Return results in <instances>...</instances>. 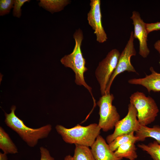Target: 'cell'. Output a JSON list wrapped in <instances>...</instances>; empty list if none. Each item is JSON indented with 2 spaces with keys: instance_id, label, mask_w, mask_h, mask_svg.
Listing matches in <instances>:
<instances>
[{
  "instance_id": "22",
  "label": "cell",
  "mask_w": 160,
  "mask_h": 160,
  "mask_svg": "<svg viewBox=\"0 0 160 160\" xmlns=\"http://www.w3.org/2000/svg\"><path fill=\"white\" fill-rule=\"evenodd\" d=\"M40 151L41 154L40 160H55L54 158L50 155L49 151L46 148L41 147Z\"/></svg>"
},
{
  "instance_id": "14",
  "label": "cell",
  "mask_w": 160,
  "mask_h": 160,
  "mask_svg": "<svg viewBox=\"0 0 160 160\" xmlns=\"http://www.w3.org/2000/svg\"><path fill=\"white\" fill-rule=\"evenodd\" d=\"M136 132L135 136L138 138L137 141H144L147 137H151L160 144V126L155 125L152 128L141 125Z\"/></svg>"
},
{
  "instance_id": "2",
  "label": "cell",
  "mask_w": 160,
  "mask_h": 160,
  "mask_svg": "<svg viewBox=\"0 0 160 160\" xmlns=\"http://www.w3.org/2000/svg\"><path fill=\"white\" fill-rule=\"evenodd\" d=\"M75 44L72 52L64 56L60 60L62 64L66 67L71 68L75 73V83L80 86L83 85L89 91L94 102L95 100L92 93V88L86 82L84 73L87 71L85 67L86 60L84 57L81 51V46L83 39L81 30L79 28L76 30L73 35Z\"/></svg>"
},
{
  "instance_id": "26",
  "label": "cell",
  "mask_w": 160,
  "mask_h": 160,
  "mask_svg": "<svg viewBox=\"0 0 160 160\" xmlns=\"http://www.w3.org/2000/svg\"><path fill=\"white\" fill-rule=\"evenodd\" d=\"M64 160H73V156L70 155H67L65 157Z\"/></svg>"
},
{
  "instance_id": "7",
  "label": "cell",
  "mask_w": 160,
  "mask_h": 160,
  "mask_svg": "<svg viewBox=\"0 0 160 160\" xmlns=\"http://www.w3.org/2000/svg\"><path fill=\"white\" fill-rule=\"evenodd\" d=\"M134 32L131 31L130 37L125 48L120 54L116 67L111 75L107 84L105 94H110L111 84L116 76L125 71L137 73L131 62V58L135 56L136 52L134 47Z\"/></svg>"
},
{
  "instance_id": "1",
  "label": "cell",
  "mask_w": 160,
  "mask_h": 160,
  "mask_svg": "<svg viewBox=\"0 0 160 160\" xmlns=\"http://www.w3.org/2000/svg\"><path fill=\"white\" fill-rule=\"evenodd\" d=\"M16 106L12 105L9 113H5L6 124L15 132L30 147L36 146L39 140L46 138L52 130V126L47 124L40 127L33 128L26 126L23 120L15 114Z\"/></svg>"
},
{
  "instance_id": "17",
  "label": "cell",
  "mask_w": 160,
  "mask_h": 160,
  "mask_svg": "<svg viewBox=\"0 0 160 160\" xmlns=\"http://www.w3.org/2000/svg\"><path fill=\"white\" fill-rule=\"evenodd\" d=\"M73 160H95L89 147L75 145Z\"/></svg>"
},
{
  "instance_id": "6",
  "label": "cell",
  "mask_w": 160,
  "mask_h": 160,
  "mask_svg": "<svg viewBox=\"0 0 160 160\" xmlns=\"http://www.w3.org/2000/svg\"><path fill=\"white\" fill-rule=\"evenodd\" d=\"M120 55L117 49H112L99 62L96 70L95 75L100 84L102 96L105 94L107 86L116 67Z\"/></svg>"
},
{
  "instance_id": "25",
  "label": "cell",
  "mask_w": 160,
  "mask_h": 160,
  "mask_svg": "<svg viewBox=\"0 0 160 160\" xmlns=\"http://www.w3.org/2000/svg\"><path fill=\"white\" fill-rule=\"evenodd\" d=\"M7 155L2 153H0V160H7Z\"/></svg>"
},
{
  "instance_id": "20",
  "label": "cell",
  "mask_w": 160,
  "mask_h": 160,
  "mask_svg": "<svg viewBox=\"0 0 160 160\" xmlns=\"http://www.w3.org/2000/svg\"><path fill=\"white\" fill-rule=\"evenodd\" d=\"M15 0H0V16H3L9 14L13 8Z\"/></svg>"
},
{
  "instance_id": "18",
  "label": "cell",
  "mask_w": 160,
  "mask_h": 160,
  "mask_svg": "<svg viewBox=\"0 0 160 160\" xmlns=\"http://www.w3.org/2000/svg\"><path fill=\"white\" fill-rule=\"evenodd\" d=\"M132 132L129 134H124L117 137L112 142L108 144L111 150L114 152L121 145L129 141L135 143L138 138Z\"/></svg>"
},
{
  "instance_id": "5",
  "label": "cell",
  "mask_w": 160,
  "mask_h": 160,
  "mask_svg": "<svg viewBox=\"0 0 160 160\" xmlns=\"http://www.w3.org/2000/svg\"><path fill=\"white\" fill-rule=\"evenodd\" d=\"M114 99L113 94H105L102 96L97 102L99 108L100 119L98 124L104 132L112 129L120 120V116L116 107L112 104Z\"/></svg>"
},
{
  "instance_id": "23",
  "label": "cell",
  "mask_w": 160,
  "mask_h": 160,
  "mask_svg": "<svg viewBox=\"0 0 160 160\" xmlns=\"http://www.w3.org/2000/svg\"><path fill=\"white\" fill-rule=\"evenodd\" d=\"M146 26L148 34L153 31L160 30V22L146 23Z\"/></svg>"
},
{
  "instance_id": "13",
  "label": "cell",
  "mask_w": 160,
  "mask_h": 160,
  "mask_svg": "<svg viewBox=\"0 0 160 160\" xmlns=\"http://www.w3.org/2000/svg\"><path fill=\"white\" fill-rule=\"evenodd\" d=\"M135 143L129 141L121 145L114 152L115 156L122 159L125 158L129 160H135L137 157Z\"/></svg>"
},
{
  "instance_id": "16",
  "label": "cell",
  "mask_w": 160,
  "mask_h": 160,
  "mask_svg": "<svg viewBox=\"0 0 160 160\" xmlns=\"http://www.w3.org/2000/svg\"><path fill=\"white\" fill-rule=\"evenodd\" d=\"M70 1L68 0H40L38 4L40 7L53 14L63 10Z\"/></svg>"
},
{
  "instance_id": "12",
  "label": "cell",
  "mask_w": 160,
  "mask_h": 160,
  "mask_svg": "<svg viewBox=\"0 0 160 160\" xmlns=\"http://www.w3.org/2000/svg\"><path fill=\"white\" fill-rule=\"evenodd\" d=\"M151 73L146 75L143 78L129 79L128 82L130 84L140 85L145 87L148 92H160V73L156 72L153 67L150 68Z\"/></svg>"
},
{
  "instance_id": "21",
  "label": "cell",
  "mask_w": 160,
  "mask_h": 160,
  "mask_svg": "<svg viewBox=\"0 0 160 160\" xmlns=\"http://www.w3.org/2000/svg\"><path fill=\"white\" fill-rule=\"evenodd\" d=\"M30 1V0H15L12 12L13 16L20 18L22 15V7L25 2Z\"/></svg>"
},
{
  "instance_id": "10",
  "label": "cell",
  "mask_w": 160,
  "mask_h": 160,
  "mask_svg": "<svg viewBox=\"0 0 160 160\" xmlns=\"http://www.w3.org/2000/svg\"><path fill=\"white\" fill-rule=\"evenodd\" d=\"M130 18L133 21L134 26V36L139 41V54L143 57L146 58L150 53L147 45L148 33L146 28V23L141 17L139 12L133 11Z\"/></svg>"
},
{
  "instance_id": "4",
  "label": "cell",
  "mask_w": 160,
  "mask_h": 160,
  "mask_svg": "<svg viewBox=\"0 0 160 160\" xmlns=\"http://www.w3.org/2000/svg\"><path fill=\"white\" fill-rule=\"evenodd\" d=\"M130 102L137 111V118L141 125L146 126L154 121L159 111L152 97L137 91L131 95Z\"/></svg>"
},
{
  "instance_id": "8",
  "label": "cell",
  "mask_w": 160,
  "mask_h": 160,
  "mask_svg": "<svg viewBox=\"0 0 160 160\" xmlns=\"http://www.w3.org/2000/svg\"><path fill=\"white\" fill-rule=\"evenodd\" d=\"M128 106V112L126 116L116 123L113 132L107 137L106 142L108 144L118 136L136 132L140 128L141 125L137 119L136 109L130 103Z\"/></svg>"
},
{
  "instance_id": "9",
  "label": "cell",
  "mask_w": 160,
  "mask_h": 160,
  "mask_svg": "<svg viewBox=\"0 0 160 160\" xmlns=\"http://www.w3.org/2000/svg\"><path fill=\"white\" fill-rule=\"evenodd\" d=\"M90 9L87 14V19L89 25L94 30L96 40L100 43L106 41L108 39L103 26L100 0H91Z\"/></svg>"
},
{
  "instance_id": "15",
  "label": "cell",
  "mask_w": 160,
  "mask_h": 160,
  "mask_svg": "<svg viewBox=\"0 0 160 160\" xmlns=\"http://www.w3.org/2000/svg\"><path fill=\"white\" fill-rule=\"evenodd\" d=\"M0 149L4 153L14 154L18 153V149L9 135L2 127H0Z\"/></svg>"
},
{
  "instance_id": "3",
  "label": "cell",
  "mask_w": 160,
  "mask_h": 160,
  "mask_svg": "<svg viewBox=\"0 0 160 160\" xmlns=\"http://www.w3.org/2000/svg\"><path fill=\"white\" fill-rule=\"evenodd\" d=\"M55 128L65 143L88 147H91L93 145L100 135L101 129L96 123L91 124L86 126L77 124L70 128L58 124Z\"/></svg>"
},
{
  "instance_id": "19",
  "label": "cell",
  "mask_w": 160,
  "mask_h": 160,
  "mask_svg": "<svg viewBox=\"0 0 160 160\" xmlns=\"http://www.w3.org/2000/svg\"><path fill=\"white\" fill-rule=\"evenodd\" d=\"M138 146L146 151L153 160H160V144L156 141H154L147 145L139 144Z\"/></svg>"
},
{
  "instance_id": "24",
  "label": "cell",
  "mask_w": 160,
  "mask_h": 160,
  "mask_svg": "<svg viewBox=\"0 0 160 160\" xmlns=\"http://www.w3.org/2000/svg\"><path fill=\"white\" fill-rule=\"evenodd\" d=\"M155 49L159 52L160 57V40L157 41L154 45Z\"/></svg>"
},
{
  "instance_id": "11",
  "label": "cell",
  "mask_w": 160,
  "mask_h": 160,
  "mask_svg": "<svg viewBox=\"0 0 160 160\" xmlns=\"http://www.w3.org/2000/svg\"><path fill=\"white\" fill-rule=\"evenodd\" d=\"M105 140L99 135L92 146L91 150L95 160H121L116 157Z\"/></svg>"
}]
</instances>
